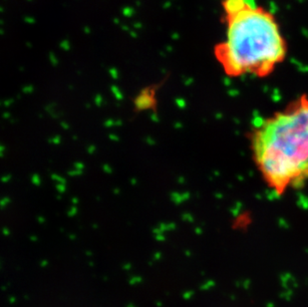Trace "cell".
Segmentation results:
<instances>
[{"instance_id":"6da1fadb","label":"cell","mask_w":308,"mask_h":307,"mask_svg":"<svg viewBox=\"0 0 308 307\" xmlns=\"http://www.w3.org/2000/svg\"><path fill=\"white\" fill-rule=\"evenodd\" d=\"M225 36L214 57L230 78H265L285 60L287 41L273 12L256 0H223Z\"/></svg>"},{"instance_id":"7a4b0ae2","label":"cell","mask_w":308,"mask_h":307,"mask_svg":"<svg viewBox=\"0 0 308 307\" xmlns=\"http://www.w3.org/2000/svg\"><path fill=\"white\" fill-rule=\"evenodd\" d=\"M254 163L276 195L308 181V97L302 95L256 125L250 137Z\"/></svg>"}]
</instances>
